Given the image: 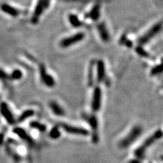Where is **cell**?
<instances>
[{
  "label": "cell",
  "mask_w": 163,
  "mask_h": 163,
  "mask_svg": "<svg viewBox=\"0 0 163 163\" xmlns=\"http://www.w3.org/2000/svg\"><path fill=\"white\" fill-rule=\"evenodd\" d=\"M0 111L2 114V116L4 117V118L6 120V121L10 124H13L15 123V120L11 112L9 107H8L6 103H2L0 106Z\"/></svg>",
  "instance_id": "ba28073f"
},
{
  "label": "cell",
  "mask_w": 163,
  "mask_h": 163,
  "mask_svg": "<svg viewBox=\"0 0 163 163\" xmlns=\"http://www.w3.org/2000/svg\"><path fill=\"white\" fill-rule=\"evenodd\" d=\"M23 76V73L21 72V70L19 69H15L14 70L12 74H11L10 77L12 80H20V79L22 78Z\"/></svg>",
  "instance_id": "7402d4cb"
},
{
  "label": "cell",
  "mask_w": 163,
  "mask_h": 163,
  "mask_svg": "<svg viewBox=\"0 0 163 163\" xmlns=\"http://www.w3.org/2000/svg\"><path fill=\"white\" fill-rule=\"evenodd\" d=\"M97 30L99 31V34L102 41L107 42L110 40V34H109L107 27H106L104 22H102V23L98 24Z\"/></svg>",
  "instance_id": "8fae6325"
},
{
  "label": "cell",
  "mask_w": 163,
  "mask_h": 163,
  "mask_svg": "<svg viewBox=\"0 0 163 163\" xmlns=\"http://www.w3.org/2000/svg\"><path fill=\"white\" fill-rule=\"evenodd\" d=\"M30 126L38 130L40 132H45L46 130V126L45 125L37 121H33L30 122Z\"/></svg>",
  "instance_id": "d6986e66"
},
{
  "label": "cell",
  "mask_w": 163,
  "mask_h": 163,
  "mask_svg": "<svg viewBox=\"0 0 163 163\" xmlns=\"http://www.w3.org/2000/svg\"><path fill=\"white\" fill-rule=\"evenodd\" d=\"M101 105V90L99 86L94 88L91 103L92 110L94 112L99 111Z\"/></svg>",
  "instance_id": "8992f818"
},
{
  "label": "cell",
  "mask_w": 163,
  "mask_h": 163,
  "mask_svg": "<svg viewBox=\"0 0 163 163\" xmlns=\"http://www.w3.org/2000/svg\"><path fill=\"white\" fill-rule=\"evenodd\" d=\"M101 16V5L97 4L94 5V6L91 8V11L87 13L84 16L85 18H91L94 21H97L99 20Z\"/></svg>",
  "instance_id": "30bf717a"
},
{
  "label": "cell",
  "mask_w": 163,
  "mask_h": 163,
  "mask_svg": "<svg viewBox=\"0 0 163 163\" xmlns=\"http://www.w3.org/2000/svg\"><path fill=\"white\" fill-rule=\"evenodd\" d=\"M88 121L89 122L90 125L92 128V130H94V131L97 129L98 128V120L96 116H91L88 118Z\"/></svg>",
  "instance_id": "44dd1931"
},
{
  "label": "cell",
  "mask_w": 163,
  "mask_h": 163,
  "mask_svg": "<svg viewBox=\"0 0 163 163\" xmlns=\"http://www.w3.org/2000/svg\"><path fill=\"white\" fill-rule=\"evenodd\" d=\"M34 111L32 110H27L26 111H24L23 113H21V115L18 117V122H24L26 119L30 118L34 115Z\"/></svg>",
  "instance_id": "ac0fdd59"
},
{
  "label": "cell",
  "mask_w": 163,
  "mask_h": 163,
  "mask_svg": "<svg viewBox=\"0 0 163 163\" xmlns=\"http://www.w3.org/2000/svg\"><path fill=\"white\" fill-rule=\"evenodd\" d=\"M142 133V129L140 126H136L133 127L130 133L125 137L123 139L120 141L119 143V146L120 148H126L132 143L135 142L139 137Z\"/></svg>",
  "instance_id": "7a4b0ae2"
},
{
  "label": "cell",
  "mask_w": 163,
  "mask_h": 163,
  "mask_svg": "<svg viewBox=\"0 0 163 163\" xmlns=\"http://www.w3.org/2000/svg\"><path fill=\"white\" fill-rule=\"evenodd\" d=\"M45 8L43 7V0H39L36 5V6L35 8L34 13L33 14V16L31 18V23L35 24L38 23L39 18L40 17L41 14H42L43 10Z\"/></svg>",
  "instance_id": "9c48e42d"
},
{
  "label": "cell",
  "mask_w": 163,
  "mask_h": 163,
  "mask_svg": "<svg viewBox=\"0 0 163 163\" xmlns=\"http://www.w3.org/2000/svg\"><path fill=\"white\" fill-rule=\"evenodd\" d=\"M94 61H91L90 62L88 73V85L92 86L94 84Z\"/></svg>",
  "instance_id": "e0dca14e"
},
{
  "label": "cell",
  "mask_w": 163,
  "mask_h": 163,
  "mask_svg": "<svg viewBox=\"0 0 163 163\" xmlns=\"http://www.w3.org/2000/svg\"><path fill=\"white\" fill-rule=\"evenodd\" d=\"M49 136H50V138L53 139H57L60 137V136H61V131H60L58 126H54L53 129H51L50 133H49Z\"/></svg>",
  "instance_id": "ffe728a7"
},
{
  "label": "cell",
  "mask_w": 163,
  "mask_h": 163,
  "mask_svg": "<svg viewBox=\"0 0 163 163\" xmlns=\"http://www.w3.org/2000/svg\"><path fill=\"white\" fill-rule=\"evenodd\" d=\"M162 131L161 130H158L155 132L153 135L149 137L147 139L144 141L142 145L139 147V148L135 151V155L137 158H143V155L145 154L146 149H148L149 146L152 145L156 140L159 139L162 137Z\"/></svg>",
  "instance_id": "6da1fadb"
},
{
  "label": "cell",
  "mask_w": 163,
  "mask_h": 163,
  "mask_svg": "<svg viewBox=\"0 0 163 163\" xmlns=\"http://www.w3.org/2000/svg\"><path fill=\"white\" fill-rule=\"evenodd\" d=\"M162 27V22H159L155 24H154L150 29H149L148 31H147L145 34L142 35L139 39L138 40V43L140 46L146 44L148 43L152 38L158 34V33L161 31Z\"/></svg>",
  "instance_id": "3957f363"
},
{
  "label": "cell",
  "mask_w": 163,
  "mask_h": 163,
  "mask_svg": "<svg viewBox=\"0 0 163 163\" xmlns=\"http://www.w3.org/2000/svg\"><path fill=\"white\" fill-rule=\"evenodd\" d=\"M105 77V63L102 60H99L97 62V80L99 82L104 80Z\"/></svg>",
  "instance_id": "7c38bea8"
},
{
  "label": "cell",
  "mask_w": 163,
  "mask_h": 163,
  "mask_svg": "<svg viewBox=\"0 0 163 163\" xmlns=\"http://www.w3.org/2000/svg\"><path fill=\"white\" fill-rule=\"evenodd\" d=\"M84 37H85V34L83 32H78V34L73 35L72 36L62 39L60 42V46L62 48L69 47V46L74 45L76 43L83 40Z\"/></svg>",
  "instance_id": "277c9868"
},
{
  "label": "cell",
  "mask_w": 163,
  "mask_h": 163,
  "mask_svg": "<svg viewBox=\"0 0 163 163\" xmlns=\"http://www.w3.org/2000/svg\"><path fill=\"white\" fill-rule=\"evenodd\" d=\"M40 73L41 79H42L43 83L46 86L52 88V87H53L55 85V81H54V78L52 77L50 75L48 74L47 72H46L45 66L43 65H40Z\"/></svg>",
  "instance_id": "52a82bcc"
},
{
  "label": "cell",
  "mask_w": 163,
  "mask_h": 163,
  "mask_svg": "<svg viewBox=\"0 0 163 163\" xmlns=\"http://www.w3.org/2000/svg\"><path fill=\"white\" fill-rule=\"evenodd\" d=\"M136 53H137L139 55L142 56V57H148L149 56V54L147 51H145L144 49L142 48V46H137L135 49Z\"/></svg>",
  "instance_id": "603a6c76"
},
{
  "label": "cell",
  "mask_w": 163,
  "mask_h": 163,
  "mask_svg": "<svg viewBox=\"0 0 163 163\" xmlns=\"http://www.w3.org/2000/svg\"><path fill=\"white\" fill-rule=\"evenodd\" d=\"M123 44H124L125 46H127L128 48H131L133 46V42H132V41L126 39V41H125V42H124Z\"/></svg>",
  "instance_id": "d4e9b609"
},
{
  "label": "cell",
  "mask_w": 163,
  "mask_h": 163,
  "mask_svg": "<svg viewBox=\"0 0 163 163\" xmlns=\"http://www.w3.org/2000/svg\"><path fill=\"white\" fill-rule=\"evenodd\" d=\"M162 72V65L160 64L158 65H156L154 67H153V69H152L151 70V75H158L160 73H161Z\"/></svg>",
  "instance_id": "cb8c5ba5"
},
{
  "label": "cell",
  "mask_w": 163,
  "mask_h": 163,
  "mask_svg": "<svg viewBox=\"0 0 163 163\" xmlns=\"http://www.w3.org/2000/svg\"><path fill=\"white\" fill-rule=\"evenodd\" d=\"M1 9L3 12L13 16V17H17L19 13H20L19 12V10L7 4H3L1 5Z\"/></svg>",
  "instance_id": "5bb4252c"
},
{
  "label": "cell",
  "mask_w": 163,
  "mask_h": 163,
  "mask_svg": "<svg viewBox=\"0 0 163 163\" xmlns=\"http://www.w3.org/2000/svg\"><path fill=\"white\" fill-rule=\"evenodd\" d=\"M14 133L16 134L17 135H18V137L21 138L22 139L25 141L27 143H28L29 144H31V145H33L34 143V140L32 139V138L30 137V136L27 134L26 133L25 130H24L23 129H21V128H15L14 129Z\"/></svg>",
  "instance_id": "4fadbf2b"
},
{
  "label": "cell",
  "mask_w": 163,
  "mask_h": 163,
  "mask_svg": "<svg viewBox=\"0 0 163 163\" xmlns=\"http://www.w3.org/2000/svg\"><path fill=\"white\" fill-rule=\"evenodd\" d=\"M68 20H69V23L75 28H78V27H80L84 24L79 19L78 16L75 14H69V16H68Z\"/></svg>",
  "instance_id": "2e32d148"
},
{
  "label": "cell",
  "mask_w": 163,
  "mask_h": 163,
  "mask_svg": "<svg viewBox=\"0 0 163 163\" xmlns=\"http://www.w3.org/2000/svg\"><path fill=\"white\" fill-rule=\"evenodd\" d=\"M50 107L54 115H56L57 116H65V112L64 110L56 102L51 101L50 103Z\"/></svg>",
  "instance_id": "9a60e30c"
},
{
  "label": "cell",
  "mask_w": 163,
  "mask_h": 163,
  "mask_svg": "<svg viewBox=\"0 0 163 163\" xmlns=\"http://www.w3.org/2000/svg\"><path fill=\"white\" fill-rule=\"evenodd\" d=\"M59 126H61L65 132L69 133V134L83 136H86L89 134L88 130L84 129V128L71 126V125L64 123H61L59 124Z\"/></svg>",
  "instance_id": "5b68a950"
},
{
  "label": "cell",
  "mask_w": 163,
  "mask_h": 163,
  "mask_svg": "<svg viewBox=\"0 0 163 163\" xmlns=\"http://www.w3.org/2000/svg\"><path fill=\"white\" fill-rule=\"evenodd\" d=\"M8 78V75L2 70H0V78L1 79H6Z\"/></svg>",
  "instance_id": "484cf974"
},
{
  "label": "cell",
  "mask_w": 163,
  "mask_h": 163,
  "mask_svg": "<svg viewBox=\"0 0 163 163\" xmlns=\"http://www.w3.org/2000/svg\"><path fill=\"white\" fill-rule=\"evenodd\" d=\"M4 134L1 133V134H0V145H2V144L3 143V141H4Z\"/></svg>",
  "instance_id": "4316f807"
}]
</instances>
